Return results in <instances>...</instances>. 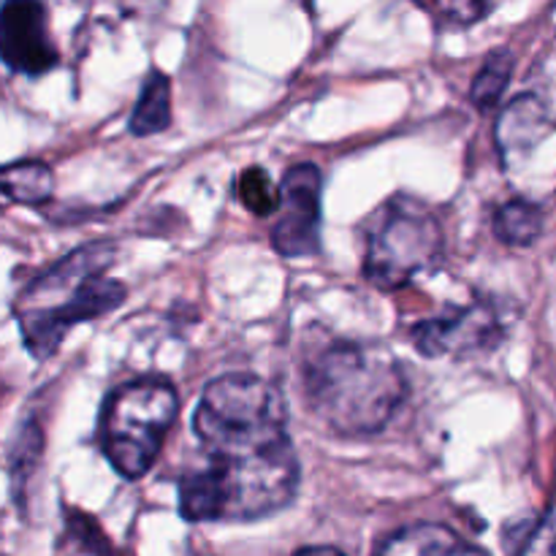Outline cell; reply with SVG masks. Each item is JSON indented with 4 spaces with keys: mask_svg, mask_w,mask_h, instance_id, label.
I'll return each instance as SVG.
<instances>
[{
    "mask_svg": "<svg viewBox=\"0 0 556 556\" xmlns=\"http://www.w3.org/2000/svg\"><path fill=\"white\" fill-rule=\"evenodd\" d=\"M210 467L179 481L188 521H250L286 508L296 494L299 462L286 432V400L255 375L206 386L193 418Z\"/></svg>",
    "mask_w": 556,
    "mask_h": 556,
    "instance_id": "1",
    "label": "cell"
},
{
    "mask_svg": "<svg viewBox=\"0 0 556 556\" xmlns=\"http://www.w3.org/2000/svg\"><path fill=\"white\" fill-rule=\"evenodd\" d=\"M313 410L342 434H375L405 402L407 383L389 351L358 342H331L304 367Z\"/></svg>",
    "mask_w": 556,
    "mask_h": 556,
    "instance_id": "2",
    "label": "cell"
},
{
    "mask_svg": "<svg viewBox=\"0 0 556 556\" xmlns=\"http://www.w3.org/2000/svg\"><path fill=\"white\" fill-rule=\"evenodd\" d=\"M112 255L109 244L76 250L16 299L22 340L33 356L49 358L76 324L101 318L123 302L125 288L106 277Z\"/></svg>",
    "mask_w": 556,
    "mask_h": 556,
    "instance_id": "3",
    "label": "cell"
},
{
    "mask_svg": "<svg viewBox=\"0 0 556 556\" xmlns=\"http://www.w3.org/2000/svg\"><path fill=\"white\" fill-rule=\"evenodd\" d=\"M177 410V391L166 380H136L109 396L101 418V445L119 476L141 478L155 465Z\"/></svg>",
    "mask_w": 556,
    "mask_h": 556,
    "instance_id": "4",
    "label": "cell"
},
{
    "mask_svg": "<svg viewBox=\"0 0 556 556\" xmlns=\"http://www.w3.org/2000/svg\"><path fill=\"white\" fill-rule=\"evenodd\" d=\"M440 244L443 231L429 212L413 206L394 210L369 239L364 271L378 288L394 291L438 258Z\"/></svg>",
    "mask_w": 556,
    "mask_h": 556,
    "instance_id": "5",
    "label": "cell"
},
{
    "mask_svg": "<svg viewBox=\"0 0 556 556\" xmlns=\"http://www.w3.org/2000/svg\"><path fill=\"white\" fill-rule=\"evenodd\" d=\"M271 244L286 258L318 253L320 237V172L309 163L291 168L280 185Z\"/></svg>",
    "mask_w": 556,
    "mask_h": 556,
    "instance_id": "6",
    "label": "cell"
},
{
    "mask_svg": "<svg viewBox=\"0 0 556 556\" xmlns=\"http://www.w3.org/2000/svg\"><path fill=\"white\" fill-rule=\"evenodd\" d=\"M0 60L16 74L38 76L58 65V47L47 25L41 0L0 3Z\"/></svg>",
    "mask_w": 556,
    "mask_h": 556,
    "instance_id": "7",
    "label": "cell"
},
{
    "mask_svg": "<svg viewBox=\"0 0 556 556\" xmlns=\"http://www.w3.org/2000/svg\"><path fill=\"white\" fill-rule=\"evenodd\" d=\"M503 326L497 315L486 304L451 309L440 318L424 320L413 329V342L424 356H465V353L483 351L497 345Z\"/></svg>",
    "mask_w": 556,
    "mask_h": 556,
    "instance_id": "8",
    "label": "cell"
},
{
    "mask_svg": "<svg viewBox=\"0 0 556 556\" xmlns=\"http://www.w3.org/2000/svg\"><path fill=\"white\" fill-rule=\"evenodd\" d=\"M552 130L546 106L535 96H519L508 103L497 123V144L505 161L535 150Z\"/></svg>",
    "mask_w": 556,
    "mask_h": 556,
    "instance_id": "9",
    "label": "cell"
},
{
    "mask_svg": "<svg viewBox=\"0 0 556 556\" xmlns=\"http://www.w3.org/2000/svg\"><path fill=\"white\" fill-rule=\"evenodd\" d=\"M378 556H489L454 530L440 525H416L400 530L383 543Z\"/></svg>",
    "mask_w": 556,
    "mask_h": 556,
    "instance_id": "10",
    "label": "cell"
},
{
    "mask_svg": "<svg viewBox=\"0 0 556 556\" xmlns=\"http://www.w3.org/2000/svg\"><path fill=\"white\" fill-rule=\"evenodd\" d=\"M54 177L38 161H20L0 166V193L16 204H43L52 195Z\"/></svg>",
    "mask_w": 556,
    "mask_h": 556,
    "instance_id": "11",
    "label": "cell"
},
{
    "mask_svg": "<svg viewBox=\"0 0 556 556\" xmlns=\"http://www.w3.org/2000/svg\"><path fill=\"white\" fill-rule=\"evenodd\" d=\"M168 119H172V87L161 71H152L141 87L134 114H130V130L136 136L161 134Z\"/></svg>",
    "mask_w": 556,
    "mask_h": 556,
    "instance_id": "12",
    "label": "cell"
},
{
    "mask_svg": "<svg viewBox=\"0 0 556 556\" xmlns=\"http://www.w3.org/2000/svg\"><path fill=\"white\" fill-rule=\"evenodd\" d=\"M543 231V212L530 201H508L494 215V233L503 239L505 244L514 248H527L535 242Z\"/></svg>",
    "mask_w": 556,
    "mask_h": 556,
    "instance_id": "13",
    "label": "cell"
},
{
    "mask_svg": "<svg viewBox=\"0 0 556 556\" xmlns=\"http://www.w3.org/2000/svg\"><path fill=\"white\" fill-rule=\"evenodd\" d=\"M510 74H514V58L508 52H494L481 68V74L476 76V81H472V103L481 112H489L492 106H497L505 87H508Z\"/></svg>",
    "mask_w": 556,
    "mask_h": 556,
    "instance_id": "14",
    "label": "cell"
},
{
    "mask_svg": "<svg viewBox=\"0 0 556 556\" xmlns=\"http://www.w3.org/2000/svg\"><path fill=\"white\" fill-rule=\"evenodd\" d=\"M239 199H242V204L248 206L253 215L266 217L275 215L280 193H277L275 182L266 177L264 168H248V172L242 174V179H239Z\"/></svg>",
    "mask_w": 556,
    "mask_h": 556,
    "instance_id": "15",
    "label": "cell"
},
{
    "mask_svg": "<svg viewBox=\"0 0 556 556\" xmlns=\"http://www.w3.org/2000/svg\"><path fill=\"white\" fill-rule=\"evenodd\" d=\"M516 556H556V500L521 538Z\"/></svg>",
    "mask_w": 556,
    "mask_h": 556,
    "instance_id": "16",
    "label": "cell"
},
{
    "mask_svg": "<svg viewBox=\"0 0 556 556\" xmlns=\"http://www.w3.org/2000/svg\"><path fill=\"white\" fill-rule=\"evenodd\" d=\"M497 3L500 0H438L440 11H443L448 20L462 22V25L483 20Z\"/></svg>",
    "mask_w": 556,
    "mask_h": 556,
    "instance_id": "17",
    "label": "cell"
},
{
    "mask_svg": "<svg viewBox=\"0 0 556 556\" xmlns=\"http://www.w3.org/2000/svg\"><path fill=\"white\" fill-rule=\"evenodd\" d=\"M296 556H342L334 548H307V552H299Z\"/></svg>",
    "mask_w": 556,
    "mask_h": 556,
    "instance_id": "18",
    "label": "cell"
}]
</instances>
